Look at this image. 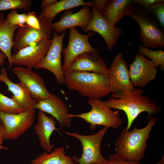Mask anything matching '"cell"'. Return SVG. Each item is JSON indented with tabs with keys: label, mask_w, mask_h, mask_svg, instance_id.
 <instances>
[{
	"label": "cell",
	"mask_w": 164,
	"mask_h": 164,
	"mask_svg": "<svg viewBox=\"0 0 164 164\" xmlns=\"http://www.w3.org/2000/svg\"><path fill=\"white\" fill-rule=\"evenodd\" d=\"M144 91L135 88L131 91H120L105 102L110 108L122 110L125 113L128 123L126 129L129 130L135 119L143 112L148 113L147 118L161 112V106L148 95H143Z\"/></svg>",
	"instance_id": "6da1fadb"
},
{
	"label": "cell",
	"mask_w": 164,
	"mask_h": 164,
	"mask_svg": "<svg viewBox=\"0 0 164 164\" xmlns=\"http://www.w3.org/2000/svg\"><path fill=\"white\" fill-rule=\"evenodd\" d=\"M147 124L138 128L135 126L133 130L122 129L115 142L116 154L128 161L139 162L144 158L147 146V141L153 127L157 122L155 117L147 118Z\"/></svg>",
	"instance_id": "7a4b0ae2"
},
{
	"label": "cell",
	"mask_w": 164,
	"mask_h": 164,
	"mask_svg": "<svg viewBox=\"0 0 164 164\" xmlns=\"http://www.w3.org/2000/svg\"><path fill=\"white\" fill-rule=\"evenodd\" d=\"M64 84L69 89L88 98L100 99L111 93L108 74L74 71L64 75Z\"/></svg>",
	"instance_id": "3957f363"
},
{
	"label": "cell",
	"mask_w": 164,
	"mask_h": 164,
	"mask_svg": "<svg viewBox=\"0 0 164 164\" xmlns=\"http://www.w3.org/2000/svg\"><path fill=\"white\" fill-rule=\"evenodd\" d=\"M127 16L134 19L140 27L139 36L144 46L152 49L164 46V33L159 23L148 10L134 6Z\"/></svg>",
	"instance_id": "277c9868"
},
{
	"label": "cell",
	"mask_w": 164,
	"mask_h": 164,
	"mask_svg": "<svg viewBox=\"0 0 164 164\" xmlns=\"http://www.w3.org/2000/svg\"><path fill=\"white\" fill-rule=\"evenodd\" d=\"M87 103L91 107L90 111L77 114H70V116L83 119L90 124L89 128L93 130L96 129L97 125L117 129L122 125L119 110L112 111L105 101L99 98H89Z\"/></svg>",
	"instance_id": "5b68a950"
},
{
	"label": "cell",
	"mask_w": 164,
	"mask_h": 164,
	"mask_svg": "<svg viewBox=\"0 0 164 164\" xmlns=\"http://www.w3.org/2000/svg\"><path fill=\"white\" fill-rule=\"evenodd\" d=\"M109 128L104 127L96 133L84 135L76 132L72 133L61 131L66 134L78 139L82 146V153L80 157L76 155L72 159L78 164H110L108 160L102 156L101 150L103 138Z\"/></svg>",
	"instance_id": "8992f818"
},
{
	"label": "cell",
	"mask_w": 164,
	"mask_h": 164,
	"mask_svg": "<svg viewBox=\"0 0 164 164\" xmlns=\"http://www.w3.org/2000/svg\"><path fill=\"white\" fill-rule=\"evenodd\" d=\"M41 28H33L26 24L19 26L15 32L12 49L15 51L28 46L37 44L45 40H50L53 33L52 22L37 15Z\"/></svg>",
	"instance_id": "52a82bcc"
},
{
	"label": "cell",
	"mask_w": 164,
	"mask_h": 164,
	"mask_svg": "<svg viewBox=\"0 0 164 164\" xmlns=\"http://www.w3.org/2000/svg\"><path fill=\"white\" fill-rule=\"evenodd\" d=\"M35 109H27L17 114L0 112V119L5 131V139H16L26 132L33 124Z\"/></svg>",
	"instance_id": "ba28073f"
},
{
	"label": "cell",
	"mask_w": 164,
	"mask_h": 164,
	"mask_svg": "<svg viewBox=\"0 0 164 164\" xmlns=\"http://www.w3.org/2000/svg\"><path fill=\"white\" fill-rule=\"evenodd\" d=\"M67 32L65 30L60 35L53 33L51 44L44 58L34 68L36 70L45 69L52 73L57 83L64 84V74L61 64V53L63 48V40Z\"/></svg>",
	"instance_id": "9c48e42d"
},
{
	"label": "cell",
	"mask_w": 164,
	"mask_h": 164,
	"mask_svg": "<svg viewBox=\"0 0 164 164\" xmlns=\"http://www.w3.org/2000/svg\"><path fill=\"white\" fill-rule=\"evenodd\" d=\"M69 29V42L67 46L62 50L64 60L62 68L64 73L67 70L73 60L80 55L87 52L98 51L90 44L88 39L95 34L90 32L87 35L79 32L76 27Z\"/></svg>",
	"instance_id": "30bf717a"
},
{
	"label": "cell",
	"mask_w": 164,
	"mask_h": 164,
	"mask_svg": "<svg viewBox=\"0 0 164 164\" xmlns=\"http://www.w3.org/2000/svg\"><path fill=\"white\" fill-rule=\"evenodd\" d=\"M129 65V76L134 87H144L156 77L157 67L151 60L140 53L136 55L134 60Z\"/></svg>",
	"instance_id": "8fae6325"
},
{
	"label": "cell",
	"mask_w": 164,
	"mask_h": 164,
	"mask_svg": "<svg viewBox=\"0 0 164 164\" xmlns=\"http://www.w3.org/2000/svg\"><path fill=\"white\" fill-rule=\"evenodd\" d=\"M108 74L110 91L112 94L120 91H131L135 89L130 80L127 63L121 53L115 56L108 69Z\"/></svg>",
	"instance_id": "7c38bea8"
},
{
	"label": "cell",
	"mask_w": 164,
	"mask_h": 164,
	"mask_svg": "<svg viewBox=\"0 0 164 164\" xmlns=\"http://www.w3.org/2000/svg\"><path fill=\"white\" fill-rule=\"evenodd\" d=\"M12 70L34 100L38 102L50 96L51 94L42 77L31 69L18 66L13 68Z\"/></svg>",
	"instance_id": "4fadbf2b"
},
{
	"label": "cell",
	"mask_w": 164,
	"mask_h": 164,
	"mask_svg": "<svg viewBox=\"0 0 164 164\" xmlns=\"http://www.w3.org/2000/svg\"><path fill=\"white\" fill-rule=\"evenodd\" d=\"M92 17L86 29L83 31H93L104 39L107 49L111 51L116 45L118 38L123 33L122 29L115 26L104 18L92 7Z\"/></svg>",
	"instance_id": "5bb4252c"
},
{
	"label": "cell",
	"mask_w": 164,
	"mask_h": 164,
	"mask_svg": "<svg viewBox=\"0 0 164 164\" xmlns=\"http://www.w3.org/2000/svg\"><path fill=\"white\" fill-rule=\"evenodd\" d=\"M51 39L45 40L27 46L12 54V64L30 69L40 63L46 55L51 44Z\"/></svg>",
	"instance_id": "9a60e30c"
},
{
	"label": "cell",
	"mask_w": 164,
	"mask_h": 164,
	"mask_svg": "<svg viewBox=\"0 0 164 164\" xmlns=\"http://www.w3.org/2000/svg\"><path fill=\"white\" fill-rule=\"evenodd\" d=\"M35 109L50 114L58 121L60 127H70L73 118L68 112V106L59 97L54 94L38 102Z\"/></svg>",
	"instance_id": "2e32d148"
},
{
	"label": "cell",
	"mask_w": 164,
	"mask_h": 164,
	"mask_svg": "<svg viewBox=\"0 0 164 164\" xmlns=\"http://www.w3.org/2000/svg\"><path fill=\"white\" fill-rule=\"evenodd\" d=\"M76 71L108 74V68L98 51L87 52L80 55L73 60L64 75Z\"/></svg>",
	"instance_id": "e0dca14e"
},
{
	"label": "cell",
	"mask_w": 164,
	"mask_h": 164,
	"mask_svg": "<svg viewBox=\"0 0 164 164\" xmlns=\"http://www.w3.org/2000/svg\"><path fill=\"white\" fill-rule=\"evenodd\" d=\"M89 5H84L78 12L73 13L70 10L60 17V20L52 23V28L55 32L61 33L67 29L76 26L80 27L84 31L91 22L92 12Z\"/></svg>",
	"instance_id": "ac0fdd59"
},
{
	"label": "cell",
	"mask_w": 164,
	"mask_h": 164,
	"mask_svg": "<svg viewBox=\"0 0 164 164\" xmlns=\"http://www.w3.org/2000/svg\"><path fill=\"white\" fill-rule=\"evenodd\" d=\"M53 116H48L44 112L39 110L36 123L34 126L35 134L37 135L40 146L46 152H50L54 147L50 138L56 129L57 122Z\"/></svg>",
	"instance_id": "d6986e66"
},
{
	"label": "cell",
	"mask_w": 164,
	"mask_h": 164,
	"mask_svg": "<svg viewBox=\"0 0 164 164\" xmlns=\"http://www.w3.org/2000/svg\"><path fill=\"white\" fill-rule=\"evenodd\" d=\"M0 71V81L4 83L7 86L8 91L12 93L11 98L22 108L26 110L35 109L38 102L32 98L26 88L20 82L15 83L11 80L5 68L2 67Z\"/></svg>",
	"instance_id": "ffe728a7"
},
{
	"label": "cell",
	"mask_w": 164,
	"mask_h": 164,
	"mask_svg": "<svg viewBox=\"0 0 164 164\" xmlns=\"http://www.w3.org/2000/svg\"><path fill=\"white\" fill-rule=\"evenodd\" d=\"M135 4L134 0H108L101 15L115 26L118 21L130 13Z\"/></svg>",
	"instance_id": "44dd1931"
},
{
	"label": "cell",
	"mask_w": 164,
	"mask_h": 164,
	"mask_svg": "<svg viewBox=\"0 0 164 164\" xmlns=\"http://www.w3.org/2000/svg\"><path fill=\"white\" fill-rule=\"evenodd\" d=\"M19 26L6 23L4 15L0 17V50L4 52L8 58L9 68L12 66L11 50L16 30Z\"/></svg>",
	"instance_id": "7402d4cb"
},
{
	"label": "cell",
	"mask_w": 164,
	"mask_h": 164,
	"mask_svg": "<svg viewBox=\"0 0 164 164\" xmlns=\"http://www.w3.org/2000/svg\"><path fill=\"white\" fill-rule=\"evenodd\" d=\"M93 4V0L87 2L83 0H61L42 9V12L39 15L52 22L57 14L63 11L80 6L89 5L92 7Z\"/></svg>",
	"instance_id": "603a6c76"
},
{
	"label": "cell",
	"mask_w": 164,
	"mask_h": 164,
	"mask_svg": "<svg viewBox=\"0 0 164 164\" xmlns=\"http://www.w3.org/2000/svg\"><path fill=\"white\" fill-rule=\"evenodd\" d=\"M31 164H76L70 156L66 155L63 147L55 148L50 152H45L31 160Z\"/></svg>",
	"instance_id": "cb8c5ba5"
},
{
	"label": "cell",
	"mask_w": 164,
	"mask_h": 164,
	"mask_svg": "<svg viewBox=\"0 0 164 164\" xmlns=\"http://www.w3.org/2000/svg\"><path fill=\"white\" fill-rule=\"evenodd\" d=\"M138 53L149 58L162 71L164 70V52L161 49L153 50L142 45L138 46Z\"/></svg>",
	"instance_id": "d4e9b609"
},
{
	"label": "cell",
	"mask_w": 164,
	"mask_h": 164,
	"mask_svg": "<svg viewBox=\"0 0 164 164\" xmlns=\"http://www.w3.org/2000/svg\"><path fill=\"white\" fill-rule=\"evenodd\" d=\"M26 110L20 107L13 99L4 95L0 91V112L17 114Z\"/></svg>",
	"instance_id": "484cf974"
},
{
	"label": "cell",
	"mask_w": 164,
	"mask_h": 164,
	"mask_svg": "<svg viewBox=\"0 0 164 164\" xmlns=\"http://www.w3.org/2000/svg\"><path fill=\"white\" fill-rule=\"evenodd\" d=\"M32 3L31 0H0V11L18 9L29 11Z\"/></svg>",
	"instance_id": "4316f807"
},
{
	"label": "cell",
	"mask_w": 164,
	"mask_h": 164,
	"mask_svg": "<svg viewBox=\"0 0 164 164\" xmlns=\"http://www.w3.org/2000/svg\"><path fill=\"white\" fill-rule=\"evenodd\" d=\"M27 14H19L16 9L11 10L5 19L7 24L12 25H18L22 26L26 24Z\"/></svg>",
	"instance_id": "83f0119b"
},
{
	"label": "cell",
	"mask_w": 164,
	"mask_h": 164,
	"mask_svg": "<svg viewBox=\"0 0 164 164\" xmlns=\"http://www.w3.org/2000/svg\"><path fill=\"white\" fill-rule=\"evenodd\" d=\"M159 23L162 29H164V1L156 3L148 9Z\"/></svg>",
	"instance_id": "f1b7e54d"
},
{
	"label": "cell",
	"mask_w": 164,
	"mask_h": 164,
	"mask_svg": "<svg viewBox=\"0 0 164 164\" xmlns=\"http://www.w3.org/2000/svg\"><path fill=\"white\" fill-rule=\"evenodd\" d=\"M26 24L33 28L39 29L41 26L39 20L35 11H29L27 14Z\"/></svg>",
	"instance_id": "f546056e"
},
{
	"label": "cell",
	"mask_w": 164,
	"mask_h": 164,
	"mask_svg": "<svg viewBox=\"0 0 164 164\" xmlns=\"http://www.w3.org/2000/svg\"><path fill=\"white\" fill-rule=\"evenodd\" d=\"M108 160L110 164H140L139 162L128 161L120 157L116 153L109 155Z\"/></svg>",
	"instance_id": "4dcf8cb0"
},
{
	"label": "cell",
	"mask_w": 164,
	"mask_h": 164,
	"mask_svg": "<svg viewBox=\"0 0 164 164\" xmlns=\"http://www.w3.org/2000/svg\"><path fill=\"white\" fill-rule=\"evenodd\" d=\"M136 3L138 4L143 9L148 10L152 5L157 2H163L164 0H134Z\"/></svg>",
	"instance_id": "1f68e13d"
},
{
	"label": "cell",
	"mask_w": 164,
	"mask_h": 164,
	"mask_svg": "<svg viewBox=\"0 0 164 164\" xmlns=\"http://www.w3.org/2000/svg\"><path fill=\"white\" fill-rule=\"evenodd\" d=\"M92 7L99 14L101 15L108 0H94Z\"/></svg>",
	"instance_id": "d6a6232c"
},
{
	"label": "cell",
	"mask_w": 164,
	"mask_h": 164,
	"mask_svg": "<svg viewBox=\"0 0 164 164\" xmlns=\"http://www.w3.org/2000/svg\"><path fill=\"white\" fill-rule=\"evenodd\" d=\"M57 2V0H43L41 2V7L42 9L46 8L55 3Z\"/></svg>",
	"instance_id": "836d02e7"
},
{
	"label": "cell",
	"mask_w": 164,
	"mask_h": 164,
	"mask_svg": "<svg viewBox=\"0 0 164 164\" xmlns=\"http://www.w3.org/2000/svg\"><path fill=\"white\" fill-rule=\"evenodd\" d=\"M5 127L2 125L0 126V145H2L5 139Z\"/></svg>",
	"instance_id": "e575fe53"
},
{
	"label": "cell",
	"mask_w": 164,
	"mask_h": 164,
	"mask_svg": "<svg viewBox=\"0 0 164 164\" xmlns=\"http://www.w3.org/2000/svg\"><path fill=\"white\" fill-rule=\"evenodd\" d=\"M7 58L5 53L2 51H0V66H2L5 64V59Z\"/></svg>",
	"instance_id": "d590c367"
},
{
	"label": "cell",
	"mask_w": 164,
	"mask_h": 164,
	"mask_svg": "<svg viewBox=\"0 0 164 164\" xmlns=\"http://www.w3.org/2000/svg\"><path fill=\"white\" fill-rule=\"evenodd\" d=\"M155 164H164V155H163L161 159L159 162H158Z\"/></svg>",
	"instance_id": "8d00e7d4"
},
{
	"label": "cell",
	"mask_w": 164,
	"mask_h": 164,
	"mask_svg": "<svg viewBox=\"0 0 164 164\" xmlns=\"http://www.w3.org/2000/svg\"><path fill=\"white\" fill-rule=\"evenodd\" d=\"M2 149L8 150L9 149L7 147L2 145H0V150Z\"/></svg>",
	"instance_id": "74e56055"
},
{
	"label": "cell",
	"mask_w": 164,
	"mask_h": 164,
	"mask_svg": "<svg viewBox=\"0 0 164 164\" xmlns=\"http://www.w3.org/2000/svg\"><path fill=\"white\" fill-rule=\"evenodd\" d=\"M4 15V13L0 12V17Z\"/></svg>",
	"instance_id": "f35d334b"
},
{
	"label": "cell",
	"mask_w": 164,
	"mask_h": 164,
	"mask_svg": "<svg viewBox=\"0 0 164 164\" xmlns=\"http://www.w3.org/2000/svg\"><path fill=\"white\" fill-rule=\"evenodd\" d=\"M2 125V121L0 119V126Z\"/></svg>",
	"instance_id": "ab89813d"
}]
</instances>
